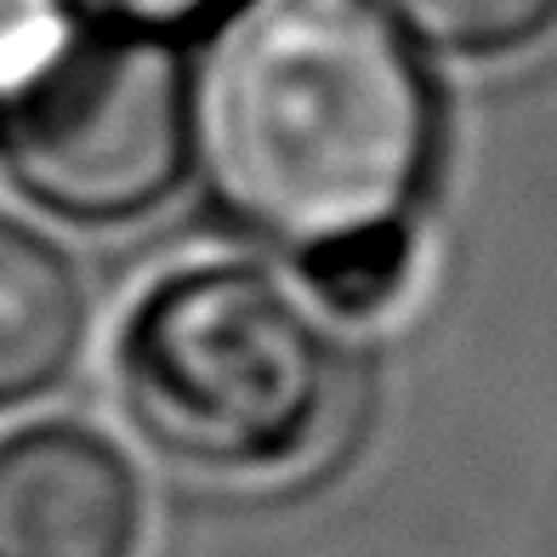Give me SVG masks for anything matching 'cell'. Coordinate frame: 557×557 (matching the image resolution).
Instances as JSON below:
<instances>
[{
    "label": "cell",
    "mask_w": 557,
    "mask_h": 557,
    "mask_svg": "<svg viewBox=\"0 0 557 557\" xmlns=\"http://www.w3.org/2000/svg\"><path fill=\"white\" fill-rule=\"evenodd\" d=\"M433 148V86L375 0H239L188 86L222 211L296 257L410 227Z\"/></svg>",
    "instance_id": "1"
},
{
    "label": "cell",
    "mask_w": 557,
    "mask_h": 557,
    "mask_svg": "<svg viewBox=\"0 0 557 557\" xmlns=\"http://www.w3.org/2000/svg\"><path fill=\"white\" fill-rule=\"evenodd\" d=\"M120 393L137 433L188 472L268 478L336 416V347L250 262H194L137 301L120 336Z\"/></svg>",
    "instance_id": "2"
},
{
    "label": "cell",
    "mask_w": 557,
    "mask_h": 557,
    "mask_svg": "<svg viewBox=\"0 0 557 557\" xmlns=\"http://www.w3.org/2000/svg\"><path fill=\"white\" fill-rule=\"evenodd\" d=\"M188 165V74L148 29H81L0 97V171L69 222H132Z\"/></svg>",
    "instance_id": "3"
},
{
    "label": "cell",
    "mask_w": 557,
    "mask_h": 557,
    "mask_svg": "<svg viewBox=\"0 0 557 557\" xmlns=\"http://www.w3.org/2000/svg\"><path fill=\"white\" fill-rule=\"evenodd\" d=\"M148 490L137 461L81 421L0 438V557H137Z\"/></svg>",
    "instance_id": "4"
},
{
    "label": "cell",
    "mask_w": 557,
    "mask_h": 557,
    "mask_svg": "<svg viewBox=\"0 0 557 557\" xmlns=\"http://www.w3.org/2000/svg\"><path fill=\"white\" fill-rule=\"evenodd\" d=\"M86 285L63 250L0 211V410L52 393L86 347Z\"/></svg>",
    "instance_id": "5"
},
{
    "label": "cell",
    "mask_w": 557,
    "mask_h": 557,
    "mask_svg": "<svg viewBox=\"0 0 557 557\" xmlns=\"http://www.w3.org/2000/svg\"><path fill=\"white\" fill-rule=\"evenodd\" d=\"M410 46L444 58H506L557 29V0H375Z\"/></svg>",
    "instance_id": "6"
},
{
    "label": "cell",
    "mask_w": 557,
    "mask_h": 557,
    "mask_svg": "<svg viewBox=\"0 0 557 557\" xmlns=\"http://www.w3.org/2000/svg\"><path fill=\"white\" fill-rule=\"evenodd\" d=\"M410 268H416L410 227H375V234H359V239H342V245H324L313 257H301L308 290L331 313H347V319H370V313L393 308L404 285H410Z\"/></svg>",
    "instance_id": "7"
},
{
    "label": "cell",
    "mask_w": 557,
    "mask_h": 557,
    "mask_svg": "<svg viewBox=\"0 0 557 557\" xmlns=\"http://www.w3.org/2000/svg\"><path fill=\"white\" fill-rule=\"evenodd\" d=\"M74 35L63 0H0V97L46 69Z\"/></svg>",
    "instance_id": "8"
},
{
    "label": "cell",
    "mask_w": 557,
    "mask_h": 557,
    "mask_svg": "<svg viewBox=\"0 0 557 557\" xmlns=\"http://www.w3.org/2000/svg\"><path fill=\"white\" fill-rule=\"evenodd\" d=\"M91 12H103L120 29H165V23H194L199 12L222 7V0H86Z\"/></svg>",
    "instance_id": "9"
}]
</instances>
